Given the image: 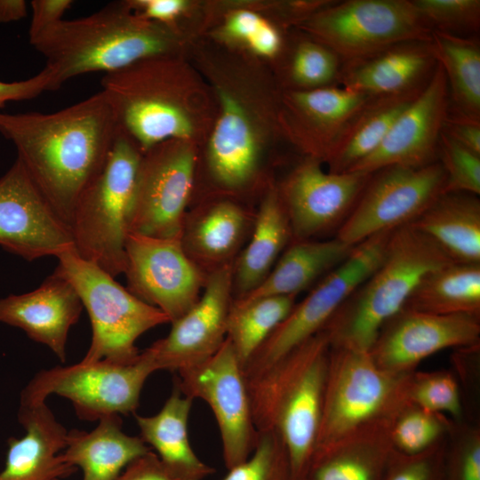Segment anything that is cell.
<instances>
[{
	"label": "cell",
	"mask_w": 480,
	"mask_h": 480,
	"mask_svg": "<svg viewBox=\"0 0 480 480\" xmlns=\"http://www.w3.org/2000/svg\"><path fill=\"white\" fill-rule=\"evenodd\" d=\"M117 133L115 115L101 91L52 113L0 111V134L12 142L17 159L68 228L80 196L102 171Z\"/></svg>",
	"instance_id": "6da1fadb"
},
{
	"label": "cell",
	"mask_w": 480,
	"mask_h": 480,
	"mask_svg": "<svg viewBox=\"0 0 480 480\" xmlns=\"http://www.w3.org/2000/svg\"><path fill=\"white\" fill-rule=\"evenodd\" d=\"M174 36L165 25L132 13L126 1L108 3L99 11L62 20L30 40L44 58L51 91L92 72L110 73L140 60L167 55Z\"/></svg>",
	"instance_id": "7a4b0ae2"
},
{
	"label": "cell",
	"mask_w": 480,
	"mask_h": 480,
	"mask_svg": "<svg viewBox=\"0 0 480 480\" xmlns=\"http://www.w3.org/2000/svg\"><path fill=\"white\" fill-rule=\"evenodd\" d=\"M330 350L328 336L322 330L246 380L255 429L280 436L295 480H304L314 453Z\"/></svg>",
	"instance_id": "3957f363"
},
{
	"label": "cell",
	"mask_w": 480,
	"mask_h": 480,
	"mask_svg": "<svg viewBox=\"0 0 480 480\" xmlns=\"http://www.w3.org/2000/svg\"><path fill=\"white\" fill-rule=\"evenodd\" d=\"M452 261L413 226L394 230L381 263L324 327L331 347L369 352L383 325L404 308L420 280Z\"/></svg>",
	"instance_id": "277c9868"
},
{
	"label": "cell",
	"mask_w": 480,
	"mask_h": 480,
	"mask_svg": "<svg viewBox=\"0 0 480 480\" xmlns=\"http://www.w3.org/2000/svg\"><path fill=\"white\" fill-rule=\"evenodd\" d=\"M412 372H388L369 352L331 347L312 459L340 443L388 432L410 404L407 391Z\"/></svg>",
	"instance_id": "5b68a950"
},
{
	"label": "cell",
	"mask_w": 480,
	"mask_h": 480,
	"mask_svg": "<svg viewBox=\"0 0 480 480\" xmlns=\"http://www.w3.org/2000/svg\"><path fill=\"white\" fill-rule=\"evenodd\" d=\"M142 152L118 129L107 162L80 196L69 226L76 252L116 277L126 264L129 214Z\"/></svg>",
	"instance_id": "8992f818"
},
{
	"label": "cell",
	"mask_w": 480,
	"mask_h": 480,
	"mask_svg": "<svg viewBox=\"0 0 480 480\" xmlns=\"http://www.w3.org/2000/svg\"><path fill=\"white\" fill-rule=\"evenodd\" d=\"M55 268L76 289L92 324L91 345L81 360L128 364L140 356L135 342L148 330L170 323L158 308L138 299L75 249L59 256Z\"/></svg>",
	"instance_id": "52a82bcc"
},
{
	"label": "cell",
	"mask_w": 480,
	"mask_h": 480,
	"mask_svg": "<svg viewBox=\"0 0 480 480\" xmlns=\"http://www.w3.org/2000/svg\"><path fill=\"white\" fill-rule=\"evenodd\" d=\"M342 67L409 42H431L432 28L410 0H347L324 7L304 23Z\"/></svg>",
	"instance_id": "ba28073f"
},
{
	"label": "cell",
	"mask_w": 480,
	"mask_h": 480,
	"mask_svg": "<svg viewBox=\"0 0 480 480\" xmlns=\"http://www.w3.org/2000/svg\"><path fill=\"white\" fill-rule=\"evenodd\" d=\"M393 231L377 234L356 244L339 266L324 276L300 303H295L243 367L246 380L266 371L324 329L351 293L381 263Z\"/></svg>",
	"instance_id": "9c48e42d"
},
{
	"label": "cell",
	"mask_w": 480,
	"mask_h": 480,
	"mask_svg": "<svg viewBox=\"0 0 480 480\" xmlns=\"http://www.w3.org/2000/svg\"><path fill=\"white\" fill-rule=\"evenodd\" d=\"M153 363L141 352L132 364L105 360L55 366L36 373L21 392L20 404L45 402L52 394L68 399L80 420L94 421L133 413Z\"/></svg>",
	"instance_id": "30bf717a"
},
{
	"label": "cell",
	"mask_w": 480,
	"mask_h": 480,
	"mask_svg": "<svg viewBox=\"0 0 480 480\" xmlns=\"http://www.w3.org/2000/svg\"><path fill=\"white\" fill-rule=\"evenodd\" d=\"M437 161L421 167L392 165L372 172L335 237L356 246L377 234L411 225L442 194Z\"/></svg>",
	"instance_id": "8fae6325"
},
{
	"label": "cell",
	"mask_w": 480,
	"mask_h": 480,
	"mask_svg": "<svg viewBox=\"0 0 480 480\" xmlns=\"http://www.w3.org/2000/svg\"><path fill=\"white\" fill-rule=\"evenodd\" d=\"M196 166L194 150L170 140L142 153L129 214V232L181 237Z\"/></svg>",
	"instance_id": "7c38bea8"
},
{
	"label": "cell",
	"mask_w": 480,
	"mask_h": 480,
	"mask_svg": "<svg viewBox=\"0 0 480 480\" xmlns=\"http://www.w3.org/2000/svg\"><path fill=\"white\" fill-rule=\"evenodd\" d=\"M174 381L186 396L204 401L220 430L227 469L244 461L257 441L243 365L230 343L204 362L178 372Z\"/></svg>",
	"instance_id": "4fadbf2b"
},
{
	"label": "cell",
	"mask_w": 480,
	"mask_h": 480,
	"mask_svg": "<svg viewBox=\"0 0 480 480\" xmlns=\"http://www.w3.org/2000/svg\"><path fill=\"white\" fill-rule=\"evenodd\" d=\"M124 274L127 289L174 322L199 300L207 275L186 253L180 237L128 232Z\"/></svg>",
	"instance_id": "5bb4252c"
},
{
	"label": "cell",
	"mask_w": 480,
	"mask_h": 480,
	"mask_svg": "<svg viewBox=\"0 0 480 480\" xmlns=\"http://www.w3.org/2000/svg\"><path fill=\"white\" fill-rule=\"evenodd\" d=\"M308 157L285 179L277 193L287 216L292 241L314 239L344 223L372 173H333Z\"/></svg>",
	"instance_id": "9a60e30c"
},
{
	"label": "cell",
	"mask_w": 480,
	"mask_h": 480,
	"mask_svg": "<svg viewBox=\"0 0 480 480\" xmlns=\"http://www.w3.org/2000/svg\"><path fill=\"white\" fill-rule=\"evenodd\" d=\"M234 262L209 273L197 302L171 323L167 336L142 351L156 371L178 372L193 367L222 346L233 302Z\"/></svg>",
	"instance_id": "2e32d148"
},
{
	"label": "cell",
	"mask_w": 480,
	"mask_h": 480,
	"mask_svg": "<svg viewBox=\"0 0 480 480\" xmlns=\"http://www.w3.org/2000/svg\"><path fill=\"white\" fill-rule=\"evenodd\" d=\"M0 246L28 261L75 249L70 228L19 159L0 178Z\"/></svg>",
	"instance_id": "e0dca14e"
},
{
	"label": "cell",
	"mask_w": 480,
	"mask_h": 480,
	"mask_svg": "<svg viewBox=\"0 0 480 480\" xmlns=\"http://www.w3.org/2000/svg\"><path fill=\"white\" fill-rule=\"evenodd\" d=\"M480 317L403 308L381 328L369 353L382 370L411 373L427 357L479 344Z\"/></svg>",
	"instance_id": "ac0fdd59"
},
{
	"label": "cell",
	"mask_w": 480,
	"mask_h": 480,
	"mask_svg": "<svg viewBox=\"0 0 480 480\" xmlns=\"http://www.w3.org/2000/svg\"><path fill=\"white\" fill-rule=\"evenodd\" d=\"M449 109L448 84L437 62L427 84L397 116L378 148L351 171L372 173L392 165L421 167L437 162L438 142Z\"/></svg>",
	"instance_id": "d6986e66"
},
{
	"label": "cell",
	"mask_w": 480,
	"mask_h": 480,
	"mask_svg": "<svg viewBox=\"0 0 480 480\" xmlns=\"http://www.w3.org/2000/svg\"><path fill=\"white\" fill-rule=\"evenodd\" d=\"M83 309L74 286L54 270L34 291L1 298L0 322L21 329L64 362L69 330Z\"/></svg>",
	"instance_id": "ffe728a7"
},
{
	"label": "cell",
	"mask_w": 480,
	"mask_h": 480,
	"mask_svg": "<svg viewBox=\"0 0 480 480\" xmlns=\"http://www.w3.org/2000/svg\"><path fill=\"white\" fill-rule=\"evenodd\" d=\"M19 422L26 430L21 438L8 439L5 467L0 480H55L68 477L76 468L60 457L68 430L45 402L20 404Z\"/></svg>",
	"instance_id": "44dd1931"
},
{
	"label": "cell",
	"mask_w": 480,
	"mask_h": 480,
	"mask_svg": "<svg viewBox=\"0 0 480 480\" xmlns=\"http://www.w3.org/2000/svg\"><path fill=\"white\" fill-rule=\"evenodd\" d=\"M369 98L340 85L292 91L285 97L287 128L309 157L323 163L347 123Z\"/></svg>",
	"instance_id": "7402d4cb"
},
{
	"label": "cell",
	"mask_w": 480,
	"mask_h": 480,
	"mask_svg": "<svg viewBox=\"0 0 480 480\" xmlns=\"http://www.w3.org/2000/svg\"><path fill=\"white\" fill-rule=\"evenodd\" d=\"M430 42H409L342 67L340 85L368 97L404 93L423 87L436 66Z\"/></svg>",
	"instance_id": "603a6c76"
},
{
	"label": "cell",
	"mask_w": 480,
	"mask_h": 480,
	"mask_svg": "<svg viewBox=\"0 0 480 480\" xmlns=\"http://www.w3.org/2000/svg\"><path fill=\"white\" fill-rule=\"evenodd\" d=\"M192 403L174 381L171 395L157 413L135 414L140 437L178 480H204L215 471L199 459L190 444L188 424Z\"/></svg>",
	"instance_id": "cb8c5ba5"
},
{
	"label": "cell",
	"mask_w": 480,
	"mask_h": 480,
	"mask_svg": "<svg viewBox=\"0 0 480 480\" xmlns=\"http://www.w3.org/2000/svg\"><path fill=\"white\" fill-rule=\"evenodd\" d=\"M250 219L238 204L222 200L185 216L182 246L206 274L234 262L249 229Z\"/></svg>",
	"instance_id": "d4e9b609"
},
{
	"label": "cell",
	"mask_w": 480,
	"mask_h": 480,
	"mask_svg": "<svg viewBox=\"0 0 480 480\" xmlns=\"http://www.w3.org/2000/svg\"><path fill=\"white\" fill-rule=\"evenodd\" d=\"M151 450L139 436L122 429L119 415L99 420L92 431H68L61 459L83 470V480H116L132 461Z\"/></svg>",
	"instance_id": "484cf974"
},
{
	"label": "cell",
	"mask_w": 480,
	"mask_h": 480,
	"mask_svg": "<svg viewBox=\"0 0 480 480\" xmlns=\"http://www.w3.org/2000/svg\"><path fill=\"white\" fill-rule=\"evenodd\" d=\"M355 246L337 237L292 241L264 281L245 296L248 302L269 296H297L339 266Z\"/></svg>",
	"instance_id": "4316f807"
},
{
	"label": "cell",
	"mask_w": 480,
	"mask_h": 480,
	"mask_svg": "<svg viewBox=\"0 0 480 480\" xmlns=\"http://www.w3.org/2000/svg\"><path fill=\"white\" fill-rule=\"evenodd\" d=\"M220 98L221 113L209 143V167L220 185L238 188L246 185L257 170V138L240 102L227 92H221Z\"/></svg>",
	"instance_id": "83f0119b"
},
{
	"label": "cell",
	"mask_w": 480,
	"mask_h": 480,
	"mask_svg": "<svg viewBox=\"0 0 480 480\" xmlns=\"http://www.w3.org/2000/svg\"><path fill=\"white\" fill-rule=\"evenodd\" d=\"M289 221L277 189L270 188L254 217L251 237L233 267V300L256 289L292 242Z\"/></svg>",
	"instance_id": "f1b7e54d"
},
{
	"label": "cell",
	"mask_w": 480,
	"mask_h": 480,
	"mask_svg": "<svg viewBox=\"0 0 480 480\" xmlns=\"http://www.w3.org/2000/svg\"><path fill=\"white\" fill-rule=\"evenodd\" d=\"M455 262L480 263V200L468 193H442L411 224Z\"/></svg>",
	"instance_id": "f546056e"
},
{
	"label": "cell",
	"mask_w": 480,
	"mask_h": 480,
	"mask_svg": "<svg viewBox=\"0 0 480 480\" xmlns=\"http://www.w3.org/2000/svg\"><path fill=\"white\" fill-rule=\"evenodd\" d=\"M423 87L404 93L370 97L349 119L332 147L324 160L328 171L349 172L373 153L397 116Z\"/></svg>",
	"instance_id": "4dcf8cb0"
},
{
	"label": "cell",
	"mask_w": 480,
	"mask_h": 480,
	"mask_svg": "<svg viewBox=\"0 0 480 480\" xmlns=\"http://www.w3.org/2000/svg\"><path fill=\"white\" fill-rule=\"evenodd\" d=\"M404 308L480 317V263L452 261L428 273Z\"/></svg>",
	"instance_id": "1f68e13d"
},
{
	"label": "cell",
	"mask_w": 480,
	"mask_h": 480,
	"mask_svg": "<svg viewBox=\"0 0 480 480\" xmlns=\"http://www.w3.org/2000/svg\"><path fill=\"white\" fill-rule=\"evenodd\" d=\"M392 451L388 432L345 441L316 455L304 480H380Z\"/></svg>",
	"instance_id": "d6a6232c"
},
{
	"label": "cell",
	"mask_w": 480,
	"mask_h": 480,
	"mask_svg": "<svg viewBox=\"0 0 480 480\" xmlns=\"http://www.w3.org/2000/svg\"><path fill=\"white\" fill-rule=\"evenodd\" d=\"M431 46L448 84L453 110L480 118V45L476 38L432 31Z\"/></svg>",
	"instance_id": "836d02e7"
},
{
	"label": "cell",
	"mask_w": 480,
	"mask_h": 480,
	"mask_svg": "<svg viewBox=\"0 0 480 480\" xmlns=\"http://www.w3.org/2000/svg\"><path fill=\"white\" fill-rule=\"evenodd\" d=\"M296 296H269L248 302H232L227 325V339L243 367L288 316Z\"/></svg>",
	"instance_id": "e575fe53"
},
{
	"label": "cell",
	"mask_w": 480,
	"mask_h": 480,
	"mask_svg": "<svg viewBox=\"0 0 480 480\" xmlns=\"http://www.w3.org/2000/svg\"><path fill=\"white\" fill-rule=\"evenodd\" d=\"M455 423L444 414L410 403L393 421L388 430L389 442L398 453L420 454L445 442Z\"/></svg>",
	"instance_id": "d590c367"
},
{
	"label": "cell",
	"mask_w": 480,
	"mask_h": 480,
	"mask_svg": "<svg viewBox=\"0 0 480 480\" xmlns=\"http://www.w3.org/2000/svg\"><path fill=\"white\" fill-rule=\"evenodd\" d=\"M408 400L426 411L463 421V402L455 376L447 371H414L408 385Z\"/></svg>",
	"instance_id": "8d00e7d4"
},
{
	"label": "cell",
	"mask_w": 480,
	"mask_h": 480,
	"mask_svg": "<svg viewBox=\"0 0 480 480\" xmlns=\"http://www.w3.org/2000/svg\"><path fill=\"white\" fill-rule=\"evenodd\" d=\"M220 480H295L286 447L275 431L257 432L253 452Z\"/></svg>",
	"instance_id": "74e56055"
},
{
	"label": "cell",
	"mask_w": 480,
	"mask_h": 480,
	"mask_svg": "<svg viewBox=\"0 0 480 480\" xmlns=\"http://www.w3.org/2000/svg\"><path fill=\"white\" fill-rule=\"evenodd\" d=\"M342 63L328 47L316 40H304L297 44L290 63V78L297 91L333 85L339 81Z\"/></svg>",
	"instance_id": "f35d334b"
},
{
	"label": "cell",
	"mask_w": 480,
	"mask_h": 480,
	"mask_svg": "<svg viewBox=\"0 0 480 480\" xmlns=\"http://www.w3.org/2000/svg\"><path fill=\"white\" fill-rule=\"evenodd\" d=\"M437 159L445 175L444 193L480 195V155L442 132Z\"/></svg>",
	"instance_id": "ab89813d"
},
{
	"label": "cell",
	"mask_w": 480,
	"mask_h": 480,
	"mask_svg": "<svg viewBox=\"0 0 480 480\" xmlns=\"http://www.w3.org/2000/svg\"><path fill=\"white\" fill-rule=\"evenodd\" d=\"M412 3L432 30L464 36L479 28V0H413Z\"/></svg>",
	"instance_id": "60d3db41"
},
{
	"label": "cell",
	"mask_w": 480,
	"mask_h": 480,
	"mask_svg": "<svg viewBox=\"0 0 480 480\" xmlns=\"http://www.w3.org/2000/svg\"><path fill=\"white\" fill-rule=\"evenodd\" d=\"M444 480H480V429L456 422L446 444Z\"/></svg>",
	"instance_id": "b9f144b4"
},
{
	"label": "cell",
	"mask_w": 480,
	"mask_h": 480,
	"mask_svg": "<svg viewBox=\"0 0 480 480\" xmlns=\"http://www.w3.org/2000/svg\"><path fill=\"white\" fill-rule=\"evenodd\" d=\"M447 440L416 455L392 451L380 480H444Z\"/></svg>",
	"instance_id": "7bdbcfd3"
},
{
	"label": "cell",
	"mask_w": 480,
	"mask_h": 480,
	"mask_svg": "<svg viewBox=\"0 0 480 480\" xmlns=\"http://www.w3.org/2000/svg\"><path fill=\"white\" fill-rule=\"evenodd\" d=\"M52 76L44 68L36 75L21 81H0V108L10 101H20L34 99L44 92L51 91Z\"/></svg>",
	"instance_id": "ee69618b"
},
{
	"label": "cell",
	"mask_w": 480,
	"mask_h": 480,
	"mask_svg": "<svg viewBox=\"0 0 480 480\" xmlns=\"http://www.w3.org/2000/svg\"><path fill=\"white\" fill-rule=\"evenodd\" d=\"M442 132L456 142L480 155V118L449 109Z\"/></svg>",
	"instance_id": "f6af8a7d"
},
{
	"label": "cell",
	"mask_w": 480,
	"mask_h": 480,
	"mask_svg": "<svg viewBox=\"0 0 480 480\" xmlns=\"http://www.w3.org/2000/svg\"><path fill=\"white\" fill-rule=\"evenodd\" d=\"M71 0H33L30 2L31 20L28 29L29 41L48 28L63 20L65 12L71 7Z\"/></svg>",
	"instance_id": "bcb514c9"
},
{
	"label": "cell",
	"mask_w": 480,
	"mask_h": 480,
	"mask_svg": "<svg viewBox=\"0 0 480 480\" xmlns=\"http://www.w3.org/2000/svg\"><path fill=\"white\" fill-rule=\"evenodd\" d=\"M126 3L141 19L165 26L172 22L187 7V2L183 0H137Z\"/></svg>",
	"instance_id": "7dc6e473"
},
{
	"label": "cell",
	"mask_w": 480,
	"mask_h": 480,
	"mask_svg": "<svg viewBox=\"0 0 480 480\" xmlns=\"http://www.w3.org/2000/svg\"><path fill=\"white\" fill-rule=\"evenodd\" d=\"M116 480H178L162 464L157 455L149 452L132 461Z\"/></svg>",
	"instance_id": "c3c4849f"
},
{
	"label": "cell",
	"mask_w": 480,
	"mask_h": 480,
	"mask_svg": "<svg viewBox=\"0 0 480 480\" xmlns=\"http://www.w3.org/2000/svg\"><path fill=\"white\" fill-rule=\"evenodd\" d=\"M265 21L264 19L255 12L238 11L228 19L225 25V32L233 38L247 43Z\"/></svg>",
	"instance_id": "681fc988"
},
{
	"label": "cell",
	"mask_w": 480,
	"mask_h": 480,
	"mask_svg": "<svg viewBox=\"0 0 480 480\" xmlns=\"http://www.w3.org/2000/svg\"><path fill=\"white\" fill-rule=\"evenodd\" d=\"M247 44L256 53L272 57L279 52L282 40L279 32L265 21Z\"/></svg>",
	"instance_id": "f907efd6"
},
{
	"label": "cell",
	"mask_w": 480,
	"mask_h": 480,
	"mask_svg": "<svg viewBox=\"0 0 480 480\" xmlns=\"http://www.w3.org/2000/svg\"><path fill=\"white\" fill-rule=\"evenodd\" d=\"M28 15V4L24 0H0V22L8 23L22 20Z\"/></svg>",
	"instance_id": "816d5d0a"
},
{
	"label": "cell",
	"mask_w": 480,
	"mask_h": 480,
	"mask_svg": "<svg viewBox=\"0 0 480 480\" xmlns=\"http://www.w3.org/2000/svg\"><path fill=\"white\" fill-rule=\"evenodd\" d=\"M55 480H60V479H55Z\"/></svg>",
	"instance_id": "f5cc1de1"
}]
</instances>
